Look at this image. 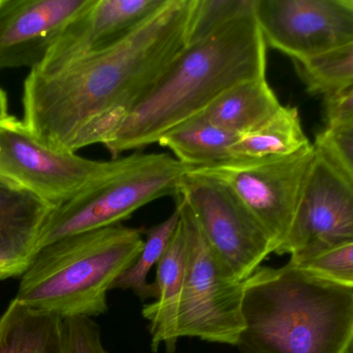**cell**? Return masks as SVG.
I'll return each mask as SVG.
<instances>
[{
	"label": "cell",
	"mask_w": 353,
	"mask_h": 353,
	"mask_svg": "<svg viewBox=\"0 0 353 353\" xmlns=\"http://www.w3.org/2000/svg\"><path fill=\"white\" fill-rule=\"evenodd\" d=\"M193 0L165 4L111 47L52 74L30 70L24 122L48 146L103 144L187 46Z\"/></svg>",
	"instance_id": "obj_1"
},
{
	"label": "cell",
	"mask_w": 353,
	"mask_h": 353,
	"mask_svg": "<svg viewBox=\"0 0 353 353\" xmlns=\"http://www.w3.org/2000/svg\"><path fill=\"white\" fill-rule=\"evenodd\" d=\"M267 53L255 12L189 44L103 145L117 159L159 143L230 87L267 77Z\"/></svg>",
	"instance_id": "obj_2"
},
{
	"label": "cell",
	"mask_w": 353,
	"mask_h": 353,
	"mask_svg": "<svg viewBox=\"0 0 353 353\" xmlns=\"http://www.w3.org/2000/svg\"><path fill=\"white\" fill-rule=\"evenodd\" d=\"M241 353H348L353 289L288 263L244 281Z\"/></svg>",
	"instance_id": "obj_3"
},
{
	"label": "cell",
	"mask_w": 353,
	"mask_h": 353,
	"mask_svg": "<svg viewBox=\"0 0 353 353\" xmlns=\"http://www.w3.org/2000/svg\"><path fill=\"white\" fill-rule=\"evenodd\" d=\"M144 242V230L122 224L52 242L23 274L14 300L62 319L99 316L108 311V292Z\"/></svg>",
	"instance_id": "obj_4"
},
{
	"label": "cell",
	"mask_w": 353,
	"mask_h": 353,
	"mask_svg": "<svg viewBox=\"0 0 353 353\" xmlns=\"http://www.w3.org/2000/svg\"><path fill=\"white\" fill-rule=\"evenodd\" d=\"M190 169L165 153L134 151L112 159L103 173L52 211L39 234L37 253L62 238L121 224L157 199L176 197Z\"/></svg>",
	"instance_id": "obj_5"
},
{
	"label": "cell",
	"mask_w": 353,
	"mask_h": 353,
	"mask_svg": "<svg viewBox=\"0 0 353 353\" xmlns=\"http://www.w3.org/2000/svg\"><path fill=\"white\" fill-rule=\"evenodd\" d=\"M184 233L185 271L176 334L236 346L245 327L244 282L224 267L187 205L176 198Z\"/></svg>",
	"instance_id": "obj_6"
},
{
	"label": "cell",
	"mask_w": 353,
	"mask_h": 353,
	"mask_svg": "<svg viewBox=\"0 0 353 353\" xmlns=\"http://www.w3.org/2000/svg\"><path fill=\"white\" fill-rule=\"evenodd\" d=\"M315 157L316 146L311 143L294 155L232 158L190 171L228 187L261 224L276 251L290 231Z\"/></svg>",
	"instance_id": "obj_7"
},
{
	"label": "cell",
	"mask_w": 353,
	"mask_h": 353,
	"mask_svg": "<svg viewBox=\"0 0 353 353\" xmlns=\"http://www.w3.org/2000/svg\"><path fill=\"white\" fill-rule=\"evenodd\" d=\"M176 198L187 205L212 250L239 281L248 279L275 252L261 224L221 182L189 170Z\"/></svg>",
	"instance_id": "obj_8"
},
{
	"label": "cell",
	"mask_w": 353,
	"mask_h": 353,
	"mask_svg": "<svg viewBox=\"0 0 353 353\" xmlns=\"http://www.w3.org/2000/svg\"><path fill=\"white\" fill-rule=\"evenodd\" d=\"M315 146L316 157L294 221L275 251L290 254V263L298 267L353 242V182L323 149Z\"/></svg>",
	"instance_id": "obj_9"
},
{
	"label": "cell",
	"mask_w": 353,
	"mask_h": 353,
	"mask_svg": "<svg viewBox=\"0 0 353 353\" xmlns=\"http://www.w3.org/2000/svg\"><path fill=\"white\" fill-rule=\"evenodd\" d=\"M110 163L52 149L14 116L0 122V175L54 207L84 190Z\"/></svg>",
	"instance_id": "obj_10"
},
{
	"label": "cell",
	"mask_w": 353,
	"mask_h": 353,
	"mask_svg": "<svg viewBox=\"0 0 353 353\" xmlns=\"http://www.w3.org/2000/svg\"><path fill=\"white\" fill-rule=\"evenodd\" d=\"M255 17L267 47L308 61L353 41L350 0H256Z\"/></svg>",
	"instance_id": "obj_11"
},
{
	"label": "cell",
	"mask_w": 353,
	"mask_h": 353,
	"mask_svg": "<svg viewBox=\"0 0 353 353\" xmlns=\"http://www.w3.org/2000/svg\"><path fill=\"white\" fill-rule=\"evenodd\" d=\"M167 0H90L63 29L35 72L52 74L128 37Z\"/></svg>",
	"instance_id": "obj_12"
},
{
	"label": "cell",
	"mask_w": 353,
	"mask_h": 353,
	"mask_svg": "<svg viewBox=\"0 0 353 353\" xmlns=\"http://www.w3.org/2000/svg\"><path fill=\"white\" fill-rule=\"evenodd\" d=\"M90 0H2L0 70L39 68L63 29Z\"/></svg>",
	"instance_id": "obj_13"
},
{
	"label": "cell",
	"mask_w": 353,
	"mask_h": 353,
	"mask_svg": "<svg viewBox=\"0 0 353 353\" xmlns=\"http://www.w3.org/2000/svg\"><path fill=\"white\" fill-rule=\"evenodd\" d=\"M54 205L0 175V281L22 277Z\"/></svg>",
	"instance_id": "obj_14"
},
{
	"label": "cell",
	"mask_w": 353,
	"mask_h": 353,
	"mask_svg": "<svg viewBox=\"0 0 353 353\" xmlns=\"http://www.w3.org/2000/svg\"><path fill=\"white\" fill-rule=\"evenodd\" d=\"M184 271V233L180 221L157 265V278L152 283L154 302L143 307L142 314L148 321L153 352H157L161 345L165 346L168 353L176 350L179 340L176 321Z\"/></svg>",
	"instance_id": "obj_15"
},
{
	"label": "cell",
	"mask_w": 353,
	"mask_h": 353,
	"mask_svg": "<svg viewBox=\"0 0 353 353\" xmlns=\"http://www.w3.org/2000/svg\"><path fill=\"white\" fill-rule=\"evenodd\" d=\"M281 107L265 77L234 85L216 97L196 117L240 136L267 122Z\"/></svg>",
	"instance_id": "obj_16"
},
{
	"label": "cell",
	"mask_w": 353,
	"mask_h": 353,
	"mask_svg": "<svg viewBox=\"0 0 353 353\" xmlns=\"http://www.w3.org/2000/svg\"><path fill=\"white\" fill-rule=\"evenodd\" d=\"M63 321L14 298L0 316V353H65Z\"/></svg>",
	"instance_id": "obj_17"
},
{
	"label": "cell",
	"mask_w": 353,
	"mask_h": 353,
	"mask_svg": "<svg viewBox=\"0 0 353 353\" xmlns=\"http://www.w3.org/2000/svg\"><path fill=\"white\" fill-rule=\"evenodd\" d=\"M238 138L195 116L163 135L157 144L169 149L180 163L199 168L232 159L230 149Z\"/></svg>",
	"instance_id": "obj_18"
},
{
	"label": "cell",
	"mask_w": 353,
	"mask_h": 353,
	"mask_svg": "<svg viewBox=\"0 0 353 353\" xmlns=\"http://www.w3.org/2000/svg\"><path fill=\"white\" fill-rule=\"evenodd\" d=\"M298 108L283 106L261 126L240 135L232 144V158L283 157L310 145Z\"/></svg>",
	"instance_id": "obj_19"
},
{
	"label": "cell",
	"mask_w": 353,
	"mask_h": 353,
	"mask_svg": "<svg viewBox=\"0 0 353 353\" xmlns=\"http://www.w3.org/2000/svg\"><path fill=\"white\" fill-rule=\"evenodd\" d=\"M294 64L311 95L327 99L353 88V41L329 53Z\"/></svg>",
	"instance_id": "obj_20"
},
{
	"label": "cell",
	"mask_w": 353,
	"mask_h": 353,
	"mask_svg": "<svg viewBox=\"0 0 353 353\" xmlns=\"http://www.w3.org/2000/svg\"><path fill=\"white\" fill-rule=\"evenodd\" d=\"M180 222V211L176 207L174 213L165 221L144 231L145 242L142 251L134 263L116 280L112 289L132 290L141 300L153 298L152 283L148 275L163 257L170 240L173 238Z\"/></svg>",
	"instance_id": "obj_21"
},
{
	"label": "cell",
	"mask_w": 353,
	"mask_h": 353,
	"mask_svg": "<svg viewBox=\"0 0 353 353\" xmlns=\"http://www.w3.org/2000/svg\"><path fill=\"white\" fill-rule=\"evenodd\" d=\"M256 0H193L187 45L209 37L228 23L255 12Z\"/></svg>",
	"instance_id": "obj_22"
},
{
	"label": "cell",
	"mask_w": 353,
	"mask_h": 353,
	"mask_svg": "<svg viewBox=\"0 0 353 353\" xmlns=\"http://www.w3.org/2000/svg\"><path fill=\"white\" fill-rule=\"evenodd\" d=\"M299 267L317 277L353 289V242L311 259Z\"/></svg>",
	"instance_id": "obj_23"
},
{
	"label": "cell",
	"mask_w": 353,
	"mask_h": 353,
	"mask_svg": "<svg viewBox=\"0 0 353 353\" xmlns=\"http://www.w3.org/2000/svg\"><path fill=\"white\" fill-rule=\"evenodd\" d=\"M63 332L65 353H109L99 325L89 317L64 319Z\"/></svg>",
	"instance_id": "obj_24"
},
{
	"label": "cell",
	"mask_w": 353,
	"mask_h": 353,
	"mask_svg": "<svg viewBox=\"0 0 353 353\" xmlns=\"http://www.w3.org/2000/svg\"><path fill=\"white\" fill-rule=\"evenodd\" d=\"M315 144L325 151L353 182V130H330L319 133Z\"/></svg>",
	"instance_id": "obj_25"
},
{
	"label": "cell",
	"mask_w": 353,
	"mask_h": 353,
	"mask_svg": "<svg viewBox=\"0 0 353 353\" xmlns=\"http://www.w3.org/2000/svg\"><path fill=\"white\" fill-rule=\"evenodd\" d=\"M325 128L353 130V88L325 99Z\"/></svg>",
	"instance_id": "obj_26"
},
{
	"label": "cell",
	"mask_w": 353,
	"mask_h": 353,
	"mask_svg": "<svg viewBox=\"0 0 353 353\" xmlns=\"http://www.w3.org/2000/svg\"><path fill=\"white\" fill-rule=\"evenodd\" d=\"M8 115V99L6 93L0 88V122Z\"/></svg>",
	"instance_id": "obj_27"
},
{
	"label": "cell",
	"mask_w": 353,
	"mask_h": 353,
	"mask_svg": "<svg viewBox=\"0 0 353 353\" xmlns=\"http://www.w3.org/2000/svg\"><path fill=\"white\" fill-rule=\"evenodd\" d=\"M348 353H353V347L352 348V350H350V352Z\"/></svg>",
	"instance_id": "obj_28"
},
{
	"label": "cell",
	"mask_w": 353,
	"mask_h": 353,
	"mask_svg": "<svg viewBox=\"0 0 353 353\" xmlns=\"http://www.w3.org/2000/svg\"><path fill=\"white\" fill-rule=\"evenodd\" d=\"M350 3H352V6H353V0H350Z\"/></svg>",
	"instance_id": "obj_29"
},
{
	"label": "cell",
	"mask_w": 353,
	"mask_h": 353,
	"mask_svg": "<svg viewBox=\"0 0 353 353\" xmlns=\"http://www.w3.org/2000/svg\"><path fill=\"white\" fill-rule=\"evenodd\" d=\"M2 0H0V4H1Z\"/></svg>",
	"instance_id": "obj_30"
}]
</instances>
